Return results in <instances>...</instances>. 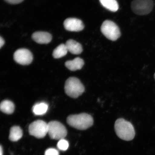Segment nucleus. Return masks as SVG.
<instances>
[{
  "instance_id": "obj_22",
  "label": "nucleus",
  "mask_w": 155,
  "mask_h": 155,
  "mask_svg": "<svg viewBox=\"0 0 155 155\" xmlns=\"http://www.w3.org/2000/svg\"><path fill=\"white\" fill-rule=\"evenodd\" d=\"M0 155H3V150L1 145L0 147Z\"/></svg>"
},
{
  "instance_id": "obj_23",
  "label": "nucleus",
  "mask_w": 155,
  "mask_h": 155,
  "mask_svg": "<svg viewBox=\"0 0 155 155\" xmlns=\"http://www.w3.org/2000/svg\"><path fill=\"white\" fill-rule=\"evenodd\" d=\"M154 78L155 79V73L154 74Z\"/></svg>"
},
{
  "instance_id": "obj_12",
  "label": "nucleus",
  "mask_w": 155,
  "mask_h": 155,
  "mask_svg": "<svg viewBox=\"0 0 155 155\" xmlns=\"http://www.w3.org/2000/svg\"><path fill=\"white\" fill-rule=\"evenodd\" d=\"M84 64V60L79 57L75 58L71 61H67L65 64V67L69 70L72 71L81 69Z\"/></svg>"
},
{
  "instance_id": "obj_7",
  "label": "nucleus",
  "mask_w": 155,
  "mask_h": 155,
  "mask_svg": "<svg viewBox=\"0 0 155 155\" xmlns=\"http://www.w3.org/2000/svg\"><path fill=\"white\" fill-rule=\"evenodd\" d=\"M28 131L30 135L36 138H44L48 133V124L41 120H38L30 124Z\"/></svg>"
},
{
  "instance_id": "obj_1",
  "label": "nucleus",
  "mask_w": 155,
  "mask_h": 155,
  "mask_svg": "<svg viewBox=\"0 0 155 155\" xmlns=\"http://www.w3.org/2000/svg\"><path fill=\"white\" fill-rule=\"evenodd\" d=\"M114 127L116 135L122 140L130 141L134 138L135 131L130 122L120 118L116 120Z\"/></svg>"
},
{
  "instance_id": "obj_3",
  "label": "nucleus",
  "mask_w": 155,
  "mask_h": 155,
  "mask_svg": "<svg viewBox=\"0 0 155 155\" xmlns=\"http://www.w3.org/2000/svg\"><path fill=\"white\" fill-rule=\"evenodd\" d=\"M65 91L70 97L77 98L82 95L85 91V88L82 82L78 78L75 77H71L66 81Z\"/></svg>"
},
{
  "instance_id": "obj_10",
  "label": "nucleus",
  "mask_w": 155,
  "mask_h": 155,
  "mask_svg": "<svg viewBox=\"0 0 155 155\" xmlns=\"http://www.w3.org/2000/svg\"><path fill=\"white\" fill-rule=\"evenodd\" d=\"M32 38L37 43L47 44L51 41L52 36L51 34L48 32L37 31L32 34Z\"/></svg>"
},
{
  "instance_id": "obj_2",
  "label": "nucleus",
  "mask_w": 155,
  "mask_h": 155,
  "mask_svg": "<svg viewBox=\"0 0 155 155\" xmlns=\"http://www.w3.org/2000/svg\"><path fill=\"white\" fill-rule=\"evenodd\" d=\"M67 123L71 127L79 130H85L94 124L91 116L85 113L70 115L67 118Z\"/></svg>"
},
{
  "instance_id": "obj_20",
  "label": "nucleus",
  "mask_w": 155,
  "mask_h": 155,
  "mask_svg": "<svg viewBox=\"0 0 155 155\" xmlns=\"http://www.w3.org/2000/svg\"><path fill=\"white\" fill-rule=\"evenodd\" d=\"M8 3L12 5H17L22 3L24 0H5Z\"/></svg>"
},
{
  "instance_id": "obj_5",
  "label": "nucleus",
  "mask_w": 155,
  "mask_h": 155,
  "mask_svg": "<svg viewBox=\"0 0 155 155\" xmlns=\"http://www.w3.org/2000/svg\"><path fill=\"white\" fill-rule=\"evenodd\" d=\"M48 133L51 139L59 140L66 137L67 131L65 126L59 122L51 121L48 124Z\"/></svg>"
},
{
  "instance_id": "obj_16",
  "label": "nucleus",
  "mask_w": 155,
  "mask_h": 155,
  "mask_svg": "<svg viewBox=\"0 0 155 155\" xmlns=\"http://www.w3.org/2000/svg\"><path fill=\"white\" fill-rule=\"evenodd\" d=\"M48 108L47 104L41 102L35 104L32 108V111L35 115H41L46 113Z\"/></svg>"
},
{
  "instance_id": "obj_8",
  "label": "nucleus",
  "mask_w": 155,
  "mask_h": 155,
  "mask_svg": "<svg viewBox=\"0 0 155 155\" xmlns=\"http://www.w3.org/2000/svg\"><path fill=\"white\" fill-rule=\"evenodd\" d=\"M13 58L17 63L22 65H28L32 63L33 56L30 50L26 48H20L15 52Z\"/></svg>"
},
{
  "instance_id": "obj_15",
  "label": "nucleus",
  "mask_w": 155,
  "mask_h": 155,
  "mask_svg": "<svg viewBox=\"0 0 155 155\" xmlns=\"http://www.w3.org/2000/svg\"><path fill=\"white\" fill-rule=\"evenodd\" d=\"M15 106L13 103L10 101L5 100L1 103L0 109L6 114H11L14 111Z\"/></svg>"
},
{
  "instance_id": "obj_11",
  "label": "nucleus",
  "mask_w": 155,
  "mask_h": 155,
  "mask_svg": "<svg viewBox=\"0 0 155 155\" xmlns=\"http://www.w3.org/2000/svg\"><path fill=\"white\" fill-rule=\"evenodd\" d=\"M68 51L74 55H79L82 53L83 48L82 45L75 41L70 39L65 44Z\"/></svg>"
},
{
  "instance_id": "obj_4",
  "label": "nucleus",
  "mask_w": 155,
  "mask_h": 155,
  "mask_svg": "<svg viewBox=\"0 0 155 155\" xmlns=\"http://www.w3.org/2000/svg\"><path fill=\"white\" fill-rule=\"evenodd\" d=\"M101 32L106 37L110 40L115 41L121 36L120 28L113 21L106 20L103 23L101 28Z\"/></svg>"
},
{
  "instance_id": "obj_19",
  "label": "nucleus",
  "mask_w": 155,
  "mask_h": 155,
  "mask_svg": "<svg viewBox=\"0 0 155 155\" xmlns=\"http://www.w3.org/2000/svg\"><path fill=\"white\" fill-rule=\"evenodd\" d=\"M45 155H59V151L55 148L47 149L45 153Z\"/></svg>"
},
{
  "instance_id": "obj_6",
  "label": "nucleus",
  "mask_w": 155,
  "mask_h": 155,
  "mask_svg": "<svg viewBox=\"0 0 155 155\" xmlns=\"http://www.w3.org/2000/svg\"><path fill=\"white\" fill-rule=\"evenodd\" d=\"M153 7L152 0H134L131 8L134 12L138 15H147L152 11Z\"/></svg>"
},
{
  "instance_id": "obj_9",
  "label": "nucleus",
  "mask_w": 155,
  "mask_h": 155,
  "mask_svg": "<svg viewBox=\"0 0 155 155\" xmlns=\"http://www.w3.org/2000/svg\"><path fill=\"white\" fill-rule=\"evenodd\" d=\"M63 25L65 30L70 31H80L84 28L82 21L76 18H67L64 21Z\"/></svg>"
},
{
  "instance_id": "obj_21",
  "label": "nucleus",
  "mask_w": 155,
  "mask_h": 155,
  "mask_svg": "<svg viewBox=\"0 0 155 155\" xmlns=\"http://www.w3.org/2000/svg\"><path fill=\"white\" fill-rule=\"evenodd\" d=\"M5 44V41L1 36V38H0V48H1Z\"/></svg>"
},
{
  "instance_id": "obj_18",
  "label": "nucleus",
  "mask_w": 155,
  "mask_h": 155,
  "mask_svg": "<svg viewBox=\"0 0 155 155\" xmlns=\"http://www.w3.org/2000/svg\"><path fill=\"white\" fill-rule=\"evenodd\" d=\"M57 146L59 150L65 151L67 150L68 148L69 143L68 141L64 139H61L58 141Z\"/></svg>"
},
{
  "instance_id": "obj_17",
  "label": "nucleus",
  "mask_w": 155,
  "mask_h": 155,
  "mask_svg": "<svg viewBox=\"0 0 155 155\" xmlns=\"http://www.w3.org/2000/svg\"><path fill=\"white\" fill-rule=\"evenodd\" d=\"M68 52L65 44H61L54 50L53 56L55 59H59L66 55Z\"/></svg>"
},
{
  "instance_id": "obj_13",
  "label": "nucleus",
  "mask_w": 155,
  "mask_h": 155,
  "mask_svg": "<svg viewBox=\"0 0 155 155\" xmlns=\"http://www.w3.org/2000/svg\"><path fill=\"white\" fill-rule=\"evenodd\" d=\"M23 131L20 127L15 126L12 127L10 130L9 138L12 141H17L22 138Z\"/></svg>"
},
{
  "instance_id": "obj_14",
  "label": "nucleus",
  "mask_w": 155,
  "mask_h": 155,
  "mask_svg": "<svg viewBox=\"0 0 155 155\" xmlns=\"http://www.w3.org/2000/svg\"><path fill=\"white\" fill-rule=\"evenodd\" d=\"M101 5L110 11L116 12L119 8V5L116 0H99Z\"/></svg>"
}]
</instances>
